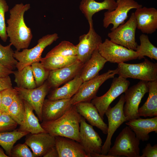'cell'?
I'll use <instances>...</instances> for the list:
<instances>
[{
	"mask_svg": "<svg viewBox=\"0 0 157 157\" xmlns=\"http://www.w3.org/2000/svg\"><path fill=\"white\" fill-rule=\"evenodd\" d=\"M137 27L134 13L129 19L108 33L110 40L117 44L136 51L138 45L136 41L135 33Z\"/></svg>",
	"mask_w": 157,
	"mask_h": 157,
	"instance_id": "cell-7",
	"label": "cell"
},
{
	"mask_svg": "<svg viewBox=\"0 0 157 157\" xmlns=\"http://www.w3.org/2000/svg\"><path fill=\"white\" fill-rule=\"evenodd\" d=\"M140 140L128 126H126L117 137L107 155L110 157H140Z\"/></svg>",
	"mask_w": 157,
	"mask_h": 157,
	"instance_id": "cell-3",
	"label": "cell"
},
{
	"mask_svg": "<svg viewBox=\"0 0 157 157\" xmlns=\"http://www.w3.org/2000/svg\"><path fill=\"white\" fill-rule=\"evenodd\" d=\"M76 55V45L69 42L63 41L49 51L46 56H75Z\"/></svg>",
	"mask_w": 157,
	"mask_h": 157,
	"instance_id": "cell-33",
	"label": "cell"
},
{
	"mask_svg": "<svg viewBox=\"0 0 157 157\" xmlns=\"http://www.w3.org/2000/svg\"><path fill=\"white\" fill-rule=\"evenodd\" d=\"M130 83V81L126 78L120 76L113 78L108 91L103 95L96 96L91 100V103L96 108L103 119L106 111L111 103L126 91Z\"/></svg>",
	"mask_w": 157,
	"mask_h": 157,
	"instance_id": "cell-8",
	"label": "cell"
},
{
	"mask_svg": "<svg viewBox=\"0 0 157 157\" xmlns=\"http://www.w3.org/2000/svg\"><path fill=\"white\" fill-rule=\"evenodd\" d=\"M12 87L11 80L9 76L5 77H0V92Z\"/></svg>",
	"mask_w": 157,
	"mask_h": 157,
	"instance_id": "cell-41",
	"label": "cell"
},
{
	"mask_svg": "<svg viewBox=\"0 0 157 157\" xmlns=\"http://www.w3.org/2000/svg\"><path fill=\"white\" fill-rule=\"evenodd\" d=\"M75 105L78 113L91 125L100 129L104 134H107V125L104 122L97 108L91 102H81Z\"/></svg>",
	"mask_w": 157,
	"mask_h": 157,
	"instance_id": "cell-21",
	"label": "cell"
},
{
	"mask_svg": "<svg viewBox=\"0 0 157 157\" xmlns=\"http://www.w3.org/2000/svg\"><path fill=\"white\" fill-rule=\"evenodd\" d=\"M116 1L117 6L115 9L112 11H107L104 14L103 26L107 28L110 24H112L111 31L124 23L130 10L142 7V5L134 0H117Z\"/></svg>",
	"mask_w": 157,
	"mask_h": 157,
	"instance_id": "cell-13",
	"label": "cell"
},
{
	"mask_svg": "<svg viewBox=\"0 0 157 157\" xmlns=\"http://www.w3.org/2000/svg\"><path fill=\"white\" fill-rule=\"evenodd\" d=\"M125 124L134 132L136 137L143 141L148 140L149 134L153 131L157 133V117L151 118L140 117L129 120Z\"/></svg>",
	"mask_w": 157,
	"mask_h": 157,
	"instance_id": "cell-22",
	"label": "cell"
},
{
	"mask_svg": "<svg viewBox=\"0 0 157 157\" xmlns=\"http://www.w3.org/2000/svg\"><path fill=\"white\" fill-rule=\"evenodd\" d=\"M9 10V6L5 0H0V38L4 42L8 38L6 31L5 14Z\"/></svg>",
	"mask_w": 157,
	"mask_h": 157,
	"instance_id": "cell-37",
	"label": "cell"
},
{
	"mask_svg": "<svg viewBox=\"0 0 157 157\" xmlns=\"http://www.w3.org/2000/svg\"><path fill=\"white\" fill-rule=\"evenodd\" d=\"M1 94L0 110L7 113L17 92L14 88L12 87L1 91Z\"/></svg>",
	"mask_w": 157,
	"mask_h": 157,
	"instance_id": "cell-36",
	"label": "cell"
},
{
	"mask_svg": "<svg viewBox=\"0 0 157 157\" xmlns=\"http://www.w3.org/2000/svg\"><path fill=\"white\" fill-rule=\"evenodd\" d=\"M43 157H59L58 153L55 146L50 149Z\"/></svg>",
	"mask_w": 157,
	"mask_h": 157,
	"instance_id": "cell-43",
	"label": "cell"
},
{
	"mask_svg": "<svg viewBox=\"0 0 157 157\" xmlns=\"http://www.w3.org/2000/svg\"><path fill=\"white\" fill-rule=\"evenodd\" d=\"M142 155L140 157H157V144L152 146L151 144H147L142 151Z\"/></svg>",
	"mask_w": 157,
	"mask_h": 157,
	"instance_id": "cell-40",
	"label": "cell"
},
{
	"mask_svg": "<svg viewBox=\"0 0 157 157\" xmlns=\"http://www.w3.org/2000/svg\"><path fill=\"white\" fill-rule=\"evenodd\" d=\"M13 74L17 87L26 89L37 87L31 65L26 66L21 70L13 71Z\"/></svg>",
	"mask_w": 157,
	"mask_h": 157,
	"instance_id": "cell-28",
	"label": "cell"
},
{
	"mask_svg": "<svg viewBox=\"0 0 157 157\" xmlns=\"http://www.w3.org/2000/svg\"><path fill=\"white\" fill-rule=\"evenodd\" d=\"M31 65L37 87H38L47 80L50 70L45 67L40 62L33 63Z\"/></svg>",
	"mask_w": 157,
	"mask_h": 157,
	"instance_id": "cell-35",
	"label": "cell"
},
{
	"mask_svg": "<svg viewBox=\"0 0 157 157\" xmlns=\"http://www.w3.org/2000/svg\"><path fill=\"white\" fill-rule=\"evenodd\" d=\"M117 72V68L114 70H109L105 73L83 82L77 92L71 98L72 104L75 105L81 102H91L96 96L101 85L107 80L114 78Z\"/></svg>",
	"mask_w": 157,
	"mask_h": 157,
	"instance_id": "cell-6",
	"label": "cell"
},
{
	"mask_svg": "<svg viewBox=\"0 0 157 157\" xmlns=\"http://www.w3.org/2000/svg\"><path fill=\"white\" fill-rule=\"evenodd\" d=\"M2 112L0 110V115L2 113Z\"/></svg>",
	"mask_w": 157,
	"mask_h": 157,
	"instance_id": "cell-46",
	"label": "cell"
},
{
	"mask_svg": "<svg viewBox=\"0 0 157 157\" xmlns=\"http://www.w3.org/2000/svg\"><path fill=\"white\" fill-rule=\"evenodd\" d=\"M18 94L32 106L39 120L42 122V109L45 97L50 88L47 81L40 86L32 89L14 87Z\"/></svg>",
	"mask_w": 157,
	"mask_h": 157,
	"instance_id": "cell-14",
	"label": "cell"
},
{
	"mask_svg": "<svg viewBox=\"0 0 157 157\" xmlns=\"http://www.w3.org/2000/svg\"><path fill=\"white\" fill-rule=\"evenodd\" d=\"M84 64L77 60L67 66L50 70L47 82L50 88H57L73 78L80 74Z\"/></svg>",
	"mask_w": 157,
	"mask_h": 157,
	"instance_id": "cell-16",
	"label": "cell"
},
{
	"mask_svg": "<svg viewBox=\"0 0 157 157\" xmlns=\"http://www.w3.org/2000/svg\"><path fill=\"white\" fill-rule=\"evenodd\" d=\"M79 143L88 157L94 154H101L102 140L93 126L88 124L82 116L80 122Z\"/></svg>",
	"mask_w": 157,
	"mask_h": 157,
	"instance_id": "cell-12",
	"label": "cell"
},
{
	"mask_svg": "<svg viewBox=\"0 0 157 157\" xmlns=\"http://www.w3.org/2000/svg\"><path fill=\"white\" fill-rule=\"evenodd\" d=\"M77 60L76 56H52L42 58L40 62L45 67L50 71L67 66Z\"/></svg>",
	"mask_w": 157,
	"mask_h": 157,
	"instance_id": "cell-29",
	"label": "cell"
},
{
	"mask_svg": "<svg viewBox=\"0 0 157 157\" xmlns=\"http://www.w3.org/2000/svg\"><path fill=\"white\" fill-rule=\"evenodd\" d=\"M1 92H0V106L1 102Z\"/></svg>",
	"mask_w": 157,
	"mask_h": 157,
	"instance_id": "cell-45",
	"label": "cell"
},
{
	"mask_svg": "<svg viewBox=\"0 0 157 157\" xmlns=\"http://www.w3.org/2000/svg\"><path fill=\"white\" fill-rule=\"evenodd\" d=\"M25 113L23 120L18 130L27 131L31 134L47 132L41 126L39 119L33 113V109L27 101L23 100Z\"/></svg>",
	"mask_w": 157,
	"mask_h": 157,
	"instance_id": "cell-25",
	"label": "cell"
},
{
	"mask_svg": "<svg viewBox=\"0 0 157 157\" xmlns=\"http://www.w3.org/2000/svg\"><path fill=\"white\" fill-rule=\"evenodd\" d=\"M117 6L115 0H104L100 2L95 0H82L79 8L88 20L90 27H91L93 26L92 17L94 14L105 9L113 11Z\"/></svg>",
	"mask_w": 157,
	"mask_h": 157,
	"instance_id": "cell-23",
	"label": "cell"
},
{
	"mask_svg": "<svg viewBox=\"0 0 157 157\" xmlns=\"http://www.w3.org/2000/svg\"><path fill=\"white\" fill-rule=\"evenodd\" d=\"M138 29L144 33L151 34L157 29V10L154 8L141 7L134 13Z\"/></svg>",
	"mask_w": 157,
	"mask_h": 157,
	"instance_id": "cell-17",
	"label": "cell"
},
{
	"mask_svg": "<svg viewBox=\"0 0 157 157\" xmlns=\"http://www.w3.org/2000/svg\"><path fill=\"white\" fill-rule=\"evenodd\" d=\"M140 45H138L135 51L138 54V58L140 60L147 56L151 59L157 60V48L149 40L147 35L142 34L139 37Z\"/></svg>",
	"mask_w": 157,
	"mask_h": 157,
	"instance_id": "cell-31",
	"label": "cell"
},
{
	"mask_svg": "<svg viewBox=\"0 0 157 157\" xmlns=\"http://www.w3.org/2000/svg\"><path fill=\"white\" fill-rule=\"evenodd\" d=\"M0 157H9V156L6 154L3 149L0 147Z\"/></svg>",
	"mask_w": 157,
	"mask_h": 157,
	"instance_id": "cell-44",
	"label": "cell"
},
{
	"mask_svg": "<svg viewBox=\"0 0 157 157\" xmlns=\"http://www.w3.org/2000/svg\"><path fill=\"white\" fill-rule=\"evenodd\" d=\"M13 71L10 69L0 62V77H5L13 74Z\"/></svg>",
	"mask_w": 157,
	"mask_h": 157,
	"instance_id": "cell-42",
	"label": "cell"
},
{
	"mask_svg": "<svg viewBox=\"0 0 157 157\" xmlns=\"http://www.w3.org/2000/svg\"><path fill=\"white\" fill-rule=\"evenodd\" d=\"M25 142L30 148L35 157H42L55 146V137L47 132L31 133L26 138Z\"/></svg>",
	"mask_w": 157,
	"mask_h": 157,
	"instance_id": "cell-18",
	"label": "cell"
},
{
	"mask_svg": "<svg viewBox=\"0 0 157 157\" xmlns=\"http://www.w3.org/2000/svg\"><path fill=\"white\" fill-rule=\"evenodd\" d=\"M107 62L99 53L95 50L89 59L84 64L79 76L83 81L92 79L99 75V72Z\"/></svg>",
	"mask_w": 157,
	"mask_h": 157,
	"instance_id": "cell-24",
	"label": "cell"
},
{
	"mask_svg": "<svg viewBox=\"0 0 157 157\" xmlns=\"http://www.w3.org/2000/svg\"><path fill=\"white\" fill-rule=\"evenodd\" d=\"M18 124L7 113L2 112L0 115V132L13 131Z\"/></svg>",
	"mask_w": 157,
	"mask_h": 157,
	"instance_id": "cell-38",
	"label": "cell"
},
{
	"mask_svg": "<svg viewBox=\"0 0 157 157\" xmlns=\"http://www.w3.org/2000/svg\"><path fill=\"white\" fill-rule=\"evenodd\" d=\"M117 74L125 78H131L147 82L157 80V63L145 58L141 63L118 64Z\"/></svg>",
	"mask_w": 157,
	"mask_h": 157,
	"instance_id": "cell-4",
	"label": "cell"
},
{
	"mask_svg": "<svg viewBox=\"0 0 157 157\" xmlns=\"http://www.w3.org/2000/svg\"><path fill=\"white\" fill-rule=\"evenodd\" d=\"M149 96L143 105L138 108L139 117L157 116V80L148 82Z\"/></svg>",
	"mask_w": 157,
	"mask_h": 157,
	"instance_id": "cell-27",
	"label": "cell"
},
{
	"mask_svg": "<svg viewBox=\"0 0 157 157\" xmlns=\"http://www.w3.org/2000/svg\"><path fill=\"white\" fill-rule=\"evenodd\" d=\"M79 74L59 88H55L47 96L51 100L71 98L77 92L83 82Z\"/></svg>",
	"mask_w": 157,
	"mask_h": 157,
	"instance_id": "cell-26",
	"label": "cell"
},
{
	"mask_svg": "<svg viewBox=\"0 0 157 157\" xmlns=\"http://www.w3.org/2000/svg\"><path fill=\"white\" fill-rule=\"evenodd\" d=\"M12 44L3 46L0 43V62L8 68L12 70L16 68L18 62L14 58V51L12 49Z\"/></svg>",
	"mask_w": 157,
	"mask_h": 157,
	"instance_id": "cell-34",
	"label": "cell"
},
{
	"mask_svg": "<svg viewBox=\"0 0 157 157\" xmlns=\"http://www.w3.org/2000/svg\"><path fill=\"white\" fill-rule=\"evenodd\" d=\"M25 111L23 100L17 93L7 113L19 125L23 120Z\"/></svg>",
	"mask_w": 157,
	"mask_h": 157,
	"instance_id": "cell-32",
	"label": "cell"
},
{
	"mask_svg": "<svg viewBox=\"0 0 157 157\" xmlns=\"http://www.w3.org/2000/svg\"><path fill=\"white\" fill-rule=\"evenodd\" d=\"M82 116L75 105H72L69 109L58 118L49 121H42V127L54 137L61 136L80 142V126Z\"/></svg>",
	"mask_w": 157,
	"mask_h": 157,
	"instance_id": "cell-2",
	"label": "cell"
},
{
	"mask_svg": "<svg viewBox=\"0 0 157 157\" xmlns=\"http://www.w3.org/2000/svg\"><path fill=\"white\" fill-rule=\"evenodd\" d=\"M99 53L107 62L118 64L138 58L135 51L115 44L108 39L98 48Z\"/></svg>",
	"mask_w": 157,
	"mask_h": 157,
	"instance_id": "cell-11",
	"label": "cell"
},
{
	"mask_svg": "<svg viewBox=\"0 0 157 157\" xmlns=\"http://www.w3.org/2000/svg\"><path fill=\"white\" fill-rule=\"evenodd\" d=\"M124 103V94H122L117 103L112 108L110 106L105 113L108 118V126L107 138L101 148V154L102 155H107L115 132L124 122L127 121L123 111Z\"/></svg>",
	"mask_w": 157,
	"mask_h": 157,
	"instance_id": "cell-10",
	"label": "cell"
},
{
	"mask_svg": "<svg viewBox=\"0 0 157 157\" xmlns=\"http://www.w3.org/2000/svg\"><path fill=\"white\" fill-rule=\"evenodd\" d=\"M10 157H35L25 142L23 144H18L13 146L11 151Z\"/></svg>",
	"mask_w": 157,
	"mask_h": 157,
	"instance_id": "cell-39",
	"label": "cell"
},
{
	"mask_svg": "<svg viewBox=\"0 0 157 157\" xmlns=\"http://www.w3.org/2000/svg\"><path fill=\"white\" fill-rule=\"evenodd\" d=\"M27 131H19L18 129L10 131L0 132V145L10 157L11 151L16 142L24 136L29 134Z\"/></svg>",
	"mask_w": 157,
	"mask_h": 157,
	"instance_id": "cell-30",
	"label": "cell"
},
{
	"mask_svg": "<svg viewBox=\"0 0 157 157\" xmlns=\"http://www.w3.org/2000/svg\"><path fill=\"white\" fill-rule=\"evenodd\" d=\"M31 8L29 3L17 4L10 10V17L7 20L6 31L9 41L20 51L28 48L33 38L30 28L25 23L24 15Z\"/></svg>",
	"mask_w": 157,
	"mask_h": 157,
	"instance_id": "cell-1",
	"label": "cell"
},
{
	"mask_svg": "<svg viewBox=\"0 0 157 157\" xmlns=\"http://www.w3.org/2000/svg\"><path fill=\"white\" fill-rule=\"evenodd\" d=\"M79 40V42L76 45L77 60L85 64L102 42L101 38L96 32L93 26L90 27L87 34L80 36Z\"/></svg>",
	"mask_w": 157,
	"mask_h": 157,
	"instance_id": "cell-15",
	"label": "cell"
},
{
	"mask_svg": "<svg viewBox=\"0 0 157 157\" xmlns=\"http://www.w3.org/2000/svg\"><path fill=\"white\" fill-rule=\"evenodd\" d=\"M71 99H45L42 109V121L53 120L61 116L72 105Z\"/></svg>",
	"mask_w": 157,
	"mask_h": 157,
	"instance_id": "cell-19",
	"label": "cell"
},
{
	"mask_svg": "<svg viewBox=\"0 0 157 157\" xmlns=\"http://www.w3.org/2000/svg\"><path fill=\"white\" fill-rule=\"evenodd\" d=\"M148 82L140 81L128 88L124 92L125 104L123 111L127 121L138 118V110L141 100L145 94L148 92Z\"/></svg>",
	"mask_w": 157,
	"mask_h": 157,
	"instance_id": "cell-9",
	"label": "cell"
},
{
	"mask_svg": "<svg viewBox=\"0 0 157 157\" xmlns=\"http://www.w3.org/2000/svg\"><path fill=\"white\" fill-rule=\"evenodd\" d=\"M58 38L56 33L48 34L39 39L37 44L33 48L24 49L22 51H14L13 56L18 61L16 65L17 70H21L33 63L40 62L44 49Z\"/></svg>",
	"mask_w": 157,
	"mask_h": 157,
	"instance_id": "cell-5",
	"label": "cell"
},
{
	"mask_svg": "<svg viewBox=\"0 0 157 157\" xmlns=\"http://www.w3.org/2000/svg\"><path fill=\"white\" fill-rule=\"evenodd\" d=\"M55 146L59 157H88L78 142L61 136H55Z\"/></svg>",
	"mask_w": 157,
	"mask_h": 157,
	"instance_id": "cell-20",
	"label": "cell"
}]
</instances>
